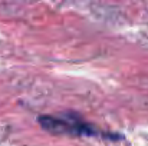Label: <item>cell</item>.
I'll return each instance as SVG.
<instances>
[{"label":"cell","instance_id":"6da1fadb","mask_svg":"<svg viewBox=\"0 0 148 146\" xmlns=\"http://www.w3.org/2000/svg\"><path fill=\"white\" fill-rule=\"evenodd\" d=\"M40 126L55 135H72V136H111L112 139H119L115 135H108L97 129L94 125L88 123L82 116L68 112V113H60L58 116L53 115H45L39 117Z\"/></svg>","mask_w":148,"mask_h":146}]
</instances>
